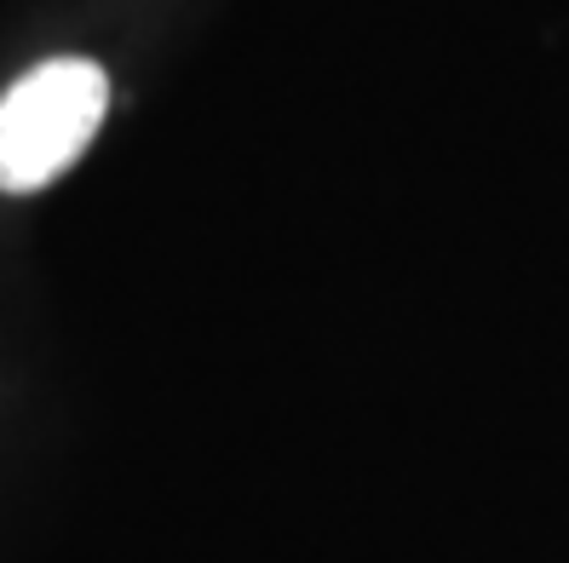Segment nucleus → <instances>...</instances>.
<instances>
[{"mask_svg":"<svg viewBox=\"0 0 569 563\" xmlns=\"http://www.w3.org/2000/svg\"><path fill=\"white\" fill-rule=\"evenodd\" d=\"M110 81L92 58H47L0 92V190L36 195L98 139Z\"/></svg>","mask_w":569,"mask_h":563,"instance_id":"f257e3e1","label":"nucleus"}]
</instances>
